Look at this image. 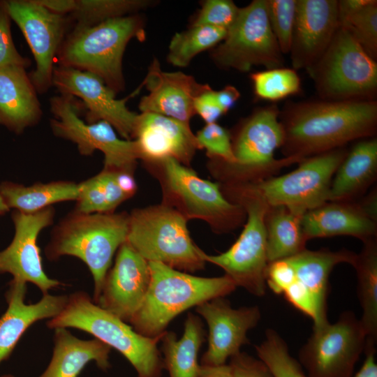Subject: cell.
<instances>
[{
	"label": "cell",
	"mask_w": 377,
	"mask_h": 377,
	"mask_svg": "<svg viewBox=\"0 0 377 377\" xmlns=\"http://www.w3.org/2000/svg\"><path fill=\"white\" fill-rule=\"evenodd\" d=\"M256 96L276 101L301 91V81L296 71L289 68L265 69L250 75Z\"/></svg>",
	"instance_id": "8d00e7d4"
},
{
	"label": "cell",
	"mask_w": 377,
	"mask_h": 377,
	"mask_svg": "<svg viewBox=\"0 0 377 377\" xmlns=\"http://www.w3.org/2000/svg\"><path fill=\"white\" fill-rule=\"evenodd\" d=\"M53 339L51 360L38 377H77L91 362L103 371L110 368L112 348L101 341L78 339L64 327L54 329Z\"/></svg>",
	"instance_id": "83f0119b"
},
{
	"label": "cell",
	"mask_w": 377,
	"mask_h": 377,
	"mask_svg": "<svg viewBox=\"0 0 377 377\" xmlns=\"http://www.w3.org/2000/svg\"><path fill=\"white\" fill-rule=\"evenodd\" d=\"M239 8L231 0H206L191 26H209L228 30L236 20Z\"/></svg>",
	"instance_id": "60d3db41"
},
{
	"label": "cell",
	"mask_w": 377,
	"mask_h": 377,
	"mask_svg": "<svg viewBox=\"0 0 377 377\" xmlns=\"http://www.w3.org/2000/svg\"><path fill=\"white\" fill-rule=\"evenodd\" d=\"M144 20L137 14L91 27H75L67 34L56 57L59 66L87 71L101 79L116 94L123 91L124 51L133 38L145 39Z\"/></svg>",
	"instance_id": "3957f363"
},
{
	"label": "cell",
	"mask_w": 377,
	"mask_h": 377,
	"mask_svg": "<svg viewBox=\"0 0 377 377\" xmlns=\"http://www.w3.org/2000/svg\"><path fill=\"white\" fill-rule=\"evenodd\" d=\"M50 102L54 117L50 126L55 135L75 143L82 155L101 151L104 155L103 169L133 173L140 159L135 140L118 138L107 121L85 124L79 117V108L72 96L60 94L52 97Z\"/></svg>",
	"instance_id": "5bb4252c"
},
{
	"label": "cell",
	"mask_w": 377,
	"mask_h": 377,
	"mask_svg": "<svg viewBox=\"0 0 377 377\" xmlns=\"http://www.w3.org/2000/svg\"><path fill=\"white\" fill-rule=\"evenodd\" d=\"M227 30L209 26H191L177 32L168 47V61L172 66L184 68L203 51L213 49L223 40Z\"/></svg>",
	"instance_id": "836d02e7"
},
{
	"label": "cell",
	"mask_w": 377,
	"mask_h": 377,
	"mask_svg": "<svg viewBox=\"0 0 377 377\" xmlns=\"http://www.w3.org/2000/svg\"><path fill=\"white\" fill-rule=\"evenodd\" d=\"M142 84L149 94L140 101L141 112L161 114L186 124L195 114L194 98L209 87L183 72L163 71L156 58L150 64Z\"/></svg>",
	"instance_id": "7402d4cb"
},
{
	"label": "cell",
	"mask_w": 377,
	"mask_h": 377,
	"mask_svg": "<svg viewBox=\"0 0 377 377\" xmlns=\"http://www.w3.org/2000/svg\"><path fill=\"white\" fill-rule=\"evenodd\" d=\"M48 10L59 15L71 14L75 9V0H36Z\"/></svg>",
	"instance_id": "bcb514c9"
},
{
	"label": "cell",
	"mask_w": 377,
	"mask_h": 377,
	"mask_svg": "<svg viewBox=\"0 0 377 377\" xmlns=\"http://www.w3.org/2000/svg\"><path fill=\"white\" fill-rule=\"evenodd\" d=\"M364 212L372 219L377 221V192L373 188L367 195L357 200Z\"/></svg>",
	"instance_id": "f907efd6"
},
{
	"label": "cell",
	"mask_w": 377,
	"mask_h": 377,
	"mask_svg": "<svg viewBox=\"0 0 377 377\" xmlns=\"http://www.w3.org/2000/svg\"><path fill=\"white\" fill-rule=\"evenodd\" d=\"M214 64L224 70L248 72L254 66L283 67V57L271 29L266 0H253L239 8L226 38L211 52Z\"/></svg>",
	"instance_id": "7c38bea8"
},
{
	"label": "cell",
	"mask_w": 377,
	"mask_h": 377,
	"mask_svg": "<svg viewBox=\"0 0 377 377\" xmlns=\"http://www.w3.org/2000/svg\"><path fill=\"white\" fill-rule=\"evenodd\" d=\"M54 216L52 206L31 214L15 210L12 214L15 226L13 239L0 251V274L9 273L13 279L30 282L43 295L64 285L45 274L37 243L40 232L52 223Z\"/></svg>",
	"instance_id": "e0dca14e"
},
{
	"label": "cell",
	"mask_w": 377,
	"mask_h": 377,
	"mask_svg": "<svg viewBox=\"0 0 377 377\" xmlns=\"http://www.w3.org/2000/svg\"><path fill=\"white\" fill-rule=\"evenodd\" d=\"M271 29L282 54L290 52L294 29L297 0H266Z\"/></svg>",
	"instance_id": "f35d334b"
},
{
	"label": "cell",
	"mask_w": 377,
	"mask_h": 377,
	"mask_svg": "<svg viewBox=\"0 0 377 377\" xmlns=\"http://www.w3.org/2000/svg\"><path fill=\"white\" fill-rule=\"evenodd\" d=\"M1 377H15V376L12 374H5L2 376Z\"/></svg>",
	"instance_id": "f5cc1de1"
},
{
	"label": "cell",
	"mask_w": 377,
	"mask_h": 377,
	"mask_svg": "<svg viewBox=\"0 0 377 377\" xmlns=\"http://www.w3.org/2000/svg\"><path fill=\"white\" fill-rule=\"evenodd\" d=\"M149 265L148 290L129 322L138 333L147 337H161L170 323L182 312L205 301L226 297L237 288L226 274L202 277L160 263L149 262Z\"/></svg>",
	"instance_id": "7a4b0ae2"
},
{
	"label": "cell",
	"mask_w": 377,
	"mask_h": 377,
	"mask_svg": "<svg viewBox=\"0 0 377 377\" xmlns=\"http://www.w3.org/2000/svg\"><path fill=\"white\" fill-rule=\"evenodd\" d=\"M75 211L84 214L113 212L137 191L133 173L103 169L98 175L79 184Z\"/></svg>",
	"instance_id": "f1b7e54d"
},
{
	"label": "cell",
	"mask_w": 377,
	"mask_h": 377,
	"mask_svg": "<svg viewBox=\"0 0 377 377\" xmlns=\"http://www.w3.org/2000/svg\"><path fill=\"white\" fill-rule=\"evenodd\" d=\"M187 221L163 203L135 209L129 214L126 242L148 262L195 272L203 269L206 262L204 251L190 235Z\"/></svg>",
	"instance_id": "ba28073f"
},
{
	"label": "cell",
	"mask_w": 377,
	"mask_h": 377,
	"mask_svg": "<svg viewBox=\"0 0 377 377\" xmlns=\"http://www.w3.org/2000/svg\"><path fill=\"white\" fill-rule=\"evenodd\" d=\"M47 326L86 332L120 353L135 369L137 377H161L164 367L158 343L162 336L150 338L138 333L83 291L68 296L64 309L50 319Z\"/></svg>",
	"instance_id": "8992f818"
},
{
	"label": "cell",
	"mask_w": 377,
	"mask_h": 377,
	"mask_svg": "<svg viewBox=\"0 0 377 377\" xmlns=\"http://www.w3.org/2000/svg\"><path fill=\"white\" fill-rule=\"evenodd\" d=\"M365 359L359 371L352 377H377V363L376 362V349L364 351Z\"/></svg>",
	"instance_id": "7dc6e473"
},
{
	"label": "cell",
	"mask_w": 377,
	"mask_h": 377,
	"mask_svg": "<svg viewBox=\"0 0 377 377\" xmlns=\"http://www.w3.org/2000/svg\"><path fill=\"white\" fill-rule=\"evenodd\" d=\"M255 349L273 377H309L300 362L290 355L285 340L274 330L267 329L265 339L256 345Z\"/></svg>",
	"instance_id": "d590c367"
},
{
	"label": "cell",
	"mask_w": 377,
	"mask_h": 377,
	"mask_svg": "<svg viewBox=\"0 0 377 377\" xmlns=\"http://www.w3.org/2000/svg\"><path fill=\"white\" fill-rule=\"evenodd\" d=\"M339 27L338 1L297 0L289 52L293 69L311 68L328 47Z\"/></svg>",
	"instance_id": "ffe728a7"
},
{
	"label": "cell",
	"mask_w": 377,
	"mask_h": 377,
	"mask_svg": "<svg viewBox=\"0 0 377 377\" xmlns=\"http://www.w3.org/2000/svg\"><path fill=\"white\" fill-rule=\"evenodd\" d=\"M132 140L144 163L172 158L188 167L199 149L189 124L155 113L138 114Z\"/></svg>",
	"instance_id": "44dd1931"
},
{
	"label": "cell",
	"mask_w": 377,
	"mask_h": 377,
	"mask_svg": "<svg viewBox=\"0 0 377 377\" xmlns=\"http://www.w3.org/2000/svg\"><path fill=\"white\" fill-rule=\"evenodd\" d=\"M365 346L360 320L346 311L333 323L313 326L300 350L299 362L309 377H352Z\"/></svg>",
	"instance_id": "4fadbf2b"
},
{
	"label": "cell",
	"mask_w": 377,
	"mask_h": 377,
	"mask_svg": "<svg viewBox=\"0 0 377 377\" xmlns=\"http://www.w3.org/2000/svg\"><path fill=\"white\" fill-rule=\"evenodd\" d=\"M214 95L217 104L223 114L232 108L240 97L238 89L232 85H227L221 90L215 91Z\"/></svg>",
	"instance_id": "f6af8a7d"
},
{
	"label": "cell",
	"mask_w": 377,
	"mask_h": 377,
	"mask_svg": "<svg viewBox=\"0 0 377 377\" xmlns=\"http://www.w3.org/2000/svg\"><path fill=\"white\" fill-rule=\"evenodd\" d=\"M306 239L352 236L362 242L376 238L377 221L369 217L357 200L327 201L302 216Z\"/></svg>",
	"instance_id": "cb8c5ba5"
},
{
	"label": "cell",
	"mask_w": 377,
	"mask_h": 377,
	"mask_svg": "<svg viewBox=\"0 0 377 377\" xmlns=\"http://www.w3.org/2000/svg\"><path fill=\"white\" fill-rule=\"evenodd\" d=\"M195 311L208 326V347L200 360L201 365L226 364L228 359L249 343L247 333L261 318L258 306L232 308L225 297L205 301L195 306Z\"/></svg>",
	"instance_id": "ac0fdd59"
},
{
	"label": "cell",
	"mask_w": 377,
	"mask_h": 377,
	"mask_svg": "<svg viewBox=\"0 0 377 377\" xmlns=\"http://www.w3.org/2000/svg\"><path fill=\"white\" fill-rule=\"evenodd\" d=\"M279 114L276 105H267L256 110L239 124L231 135L235 162L226 164L212 160L210 163V170L222 184L264 180L305 158L274 157L276 150L283 142Z\"/></svg>",
	"instance_id": "277c9868"
},
{
	"label": "cell",
	"mask_w": 377,
	"mask_h": 377,
	"mask_svg": "<svg viewBox=\"0 0 377 377\" xmlns=\"http://www.w3.org/2000/svg\"><path fill=\"white\" fill-rule=\"evenodd\" d=\"M79 193V184L73 182L36 183L29 186L10 182L0 184V195L8 208L26 214L40 211L58 202L76 200Z\"/></svg>",
	"instance_id": "d6a6232c"
},
{
	"label": "cell",
	"mask_w": 377,
	"mask_h": 377,
	"mask_svg": "<svg viewBox=\"0 0 377 377\" xmlns=\"http://www.w3.org/2000/svg\"><path fill=\"white\" fill-rule=\"evenodd\" d=\"M195 138L199 149H205L211 160L226 164L235 162L231 133L216 122L205 124L197 132Z\"/></svg>",
	"instance_id": "ab89813d"
},
{
	"label": "cell",
	"mask_w": 377,
	"mask_h": 377,
	"mask_svg": "<svg viewBox=\"0 0 377 377\" xmlns=\"http://www.w3.org/2000/svg\"><path fill=\"white\" fill-rule=\"evenodd\" d=\"M225 197L240 205L246 212L244 229L235 242L218 255L202 253L207 263L221 267L236 285L256 297L266 293L265 273L268 265L264 218L268 206L235 184H221Z\"/></svg>",
	"instance_id": "9c48e42d"
},
{
	"label": "cell",
	"mask_w": 377,
	"mask_h": 377,
	"mask_svg": "<svg viewBox=\"0 0 377 377\" xmlns=\"http://www.w3.org/2000/svg\"><path fill=\"white\" fill-rule=\"evenodd\" d=\"M11 19L0 1V68L19 66L27 68L30 61L17 50L10 30Z\"/></svg>",
	"instance_id": "b9f144b4"
},
{
	"label": "cell",
	"mask_w": 377,
	"mask_h": 377,
	"mask_svg": "<svg viewBox=\"0 0 377 377\" xmlns=\"http://www.w3.org/2000/svg\"><path fill=\"white\" fill-rule=\"evenodd\" d=\"M306 71L323 101L374 100L376 60L340 26L324 54Z\"/></svg>",
	"instance_id": "30bf717a"
},
{
	"label": "cell",
	"mask_w": 377,
	"mask_h": 377,
	"mask_svg": "<svg viewBox=\"0 0 377 377\" xmlns=\"http://www.w3.org/2000/svg\"><path fill=\"white\" fill-rule=\"evenodd\" d=\"M303 215L283 205L267 207L264 223L268 263L306 249L307 239L301 223Z\"/></svg>",
	"instance_id": "4dcf8cb0"
},
{
	"label": "cell",
	"mask_w": 377,
	"mask_h": 377,
	"mask_svg": "<svg viewBox=\"0 0 377 377\" xmlns=\"http://www.w3.org/2000/svg\"><path fill=\"white\" fill-rule=\"evenodd\" d=\"M197 377H233L228 364L216 366L201 365Z\"/></svg>",
	"instance_id": "681fc988"
},
{
	"label": "cell",
	"mask_w": 377,
	"mask_h": 377,
	"mask_svg": "<svg viewBox=\"0 0 377 377\" xmlns=\"http://www.w3.org/2000/svg\"><path fill=\"white\" fill-rule=\"evenodd\" d=\"M228 364L233 377H273L262 360L244 352L231 357Z\"/></svg>",
	"instance_id": "7bdbcfd3"
},
{
	"label": "cell",
	"mask_w": 377,
	"mask_h": 377,
	"mask_svg": "<svg viewBox=\"0 0 377 377\" xmlns=\"http://www.w3.org/2000/svg\"><path fill=\"white\" fill-rule=\"evenodd\" d=\"M154 1L149 0H75L71 13L75 27H91L108 20L136 14Z\"/></svg>",
	"instance_id": "e575fe53"
},
{
	"label": "cell",
	"mask_w": 377,
	"mask_h": 377,
	"mask_svg": "<svg viewBox=\"0 0 377 377\" xmlns=\"http://www.w3.org/2000/svg\"><path fill=\"white\" fill-rule=\"evenodd\" d=\"M128 223L126 213L75 211L54 228L45 255L50 260L71 256L84 262L93 276L95 302L116 251L127 240Z\"/></svg>",
	"instance_id": "5b68a950"
},
{
	"label": "cell",
	"mask_w": 377,
	"mask_h": 377,
	"mask_svg": "<svg viewBox=\"0 0 377 377\" xmlns=\"http://www.w3.org/2000/svg\"><path fill=\"white\" fill-rule=\"evenodd\" d=\"M204 340L202 322L192 313L187 315L179 339L173 332L163 334L160 341L162 360L170 377H197L200 367L198 353Z\"/></svg>",
	"instance_id": "f546056e"
},
{
	"label": "cell",
	"mask_w": 377,
	"mask_h": 377,
	"mask_svg": "<svg viewBox=\"0 0 377 377\" xmlns=\"http://www.w3.org/2000/svg\"><path fill=\"white\" fill-rule=\"evenodd\" d=\"M377 177V139L355 143L337 168L330 188L328 201H355L363 196Z\"/></svg>",
	"instance_id": "4316f807"
},
{
	"label": "cell",
	"mask_w": 377,
	"mask_h": 377,
	"mask_svg": "<svg viewBox=\"0 0 377 377\" xmlns=\"http://www.w3.org/2000/svg\"><path fill=\"white\" fill-rule=\"evenodd\" d=\"M9 208L6 204L3 198L0 195V216L4 214L6 212L9 211Z\"/></svg>",
	"instance_id": "816d5d0a"
},
{
	"label": "cell",
	"mask_w": 377,
	"mask_h": 377,
	"mask_svg": "<svg viewBox=\"0 0 377 377\" xmlns=\"http://www.w3.org/2000/svg\"><path fill=\"white\" fill-rule=\"evenodd\" d=\"M348 152L341 147L305 158L296 169L254 183L235 184L268 207L283 205L304 214L328 201L333 176Z\"/></svg>",
	"instance_id": "8fae6325"
},
{
	"label": "cell",
	"mask_w": 377,
	"mask_h": 377,
	"mask_svg": "<svg viewBox=\"0 0 377 377\" xmlns=\"http://www.w3.org/2000/svg\"><path fill=\"white\" fill-rule=\"evenodd\" d=\"M356 271L357 297L362 309L360 319L366 334L365 349L377 343V239L363 242L353 265Z\"/></svg>",
	"instance_id": "1f68e13d"
},
{
	"label": "cell",
	"mask_w": 377,
	"mask_h": 377,
	"mask_svg": "<svg viewBox=\"0 0 377 377\" xmlns=\"http://www.w3.org/2000/svg\"><path fill=\"white\" fill-rule=\"evenodd\" d=\"M27 283L12 279L6 293L8 307L0 318V363L6 360L17 342L36 322L52 318L64 308L67 295H43L36 303L26 304Z\"/></svg>",
	"instance_id": "603a6c76"
},
{
	"label": "cell",
	"mask_w": 377,
	"mask_h": 377,
	"mask_svg": "<svg viewBox=\"0 0 377 377\" xmlns=\"http://www.w3.org/2000/svg\"><path fill=\"white\" fill-rule=\"evenodd\" d=\"M26 68H0V124L20 134L40 119L43 112L37 91Z\"/></svg>",
	"instance_id": "484cf974"
},
{
	"label": "cell",
	"mask_w": 377,
	"mask_h": 377,
	"mask_svg": "<svg viewBox=\"0 0 377 377\" xmlns=\"http://www.w3.org/2000/svg\"><path fill=\"white\" fill-rule=\"evenodd\" d=\"M214 90L209 86L195 96L193 101V109L207 124L215 123L223 114L217 104Z\"/></svg>",
	"instance_id": "ee69618b"
},
{
	"label": "cell",
	"mask_w": 377,
	"mask_h": 377,
	"mask_svg": "<svg viewBox=\"0 0 377 377\" xmlns=\"http://www.w3.org/2000/svg\"><path fill=\"white\" fill-rule=\"evenodd\" d=\"M356 256L355 253L347 249L331 251L327 249H306L288 257L294 269L295 278L292 284L307 293L313 302L317 316L313 326L328 321L327 298L332 270L340 263H348L353 266Z\"/></svg>",
	"instance_id": "d4e9b609"
},
{
	"label": "cell",
	"mask_w": 377,
	"mask_h": 377,
	"mask_svg": "<svg viewBox=\"0 0 377 377\" xmlns=\"http://www.w3.org/2000/svg\"><path fill=\"white\" fill-rule=\"evenodd\" d=\"M279 119L284 156L304 158L374 137L377 102L322 100L291 103L280 112Z\"/></svg>",
	"instance_id": "6da1fadb"
},
{
	"label": "cell",
	"mask_w": 377,
	"mask_h": 377,
	"mask_svg": "<svg viewBox=\"0 0 377 377\" xmlns=\"http://www.w3.org/2000/svg\"><path fill=\"white\" fill-rule=\"evenodd\" d=\"M145 164L161 184L162 203L175 209L187 220H202L216 233L230 232L246 221L244 208L225 197L219 183L200 177L172 158Z\"/></svg>",
	"instance_id": "52a82bcc"
},
{
	"label": "cell",
	"mask_w": 377,
	"mask_h": 377,
	"mask_svg": "<svg viewBox=\"0 0 377 377\" xmlns=\"http://www.w3.org/2000/svg\"><path fill=\"white\" fill-rule=\"evenodd\" d=\"M371 0H341L338 1L339 22L357 11L371 2Z\"/></svg>",
	"instance_id": "c3c4849f"
},
{
	"label": "cell",
	"mask_w": 377,
	"mask_h": 377,
	"mask_svg": "<svg viewBox=\"0 0 377 377\" xmlns=\"http://www.w3.org/2000/svg\"><path fill=\"white\" fill-rule=\"evenodd\" d=\"M52 82L60 94L83 101L87 124L107 121L123 139H133L138 114L127 108L126 102L140 91L142 83L127 97L117 99V94L101 79L87 71L58 66L54 68Z\"/></svg>",
	"instance_id": "2e32d148"
},
{
	"label": "cell",
	"mask_w": 377,
	"mask_h": 377,
	"mask_svg": "<svg viewBox=\"0 0 377 377\" xmlns=\"http://www.w3.org/2000/svg\"><path fill=\"white\" fill-rule=\"evenodd\" d=\"M373 59L377 58V1L369 3L339 22Z\"/></svg>",
	"instance_id": "74e56055"
},
{
	"label": "cell",
	"mask_w": 377,
	"mask_h": 377,
	"mask_svg": "<svg viewBox=\"0 0 377 377\" xmlns=\"http://www.w3.org/2000/svg\"><path fill=\"white\" fill-rule=\"evenodd\" d=\"M11 20L22 31L36 61L30 79L38 93L52 86L58 50L67 35L69 20L54 13L36 0L1 1Z\"/></svg>",
	"instance_id": "9a60e30c"
},
{
	"label": "cell",
	"mask_w": 377,
	"mask_h": 377,
	"mask_svg": "<svg viewBox=\"0 0 377 377\" xmlns=\"http://www.w3.org/2000/svg\"><path fill=\"white\" fill-rule=\"evenodd\" d=\"M150 280L149 262L125 242L118 249L114 264L108 271L94 302L129 323L145 297Z\"/></svg>",
	"instance_id": "d6986e66"
}]
</instances>
